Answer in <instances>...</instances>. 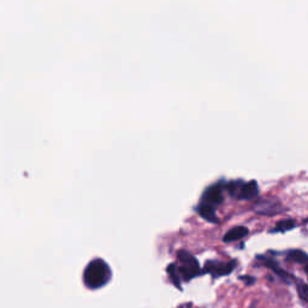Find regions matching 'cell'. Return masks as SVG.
<instances>
[{
  "mask_svg": "<svg viewBox=\"0 0 308 308\" xmlns=\"http://www.w3.org/2000/svg\"><path fill=\"white\" fill-rule=\"evenodd\" d=\"M112 272L109 264L102 259H94L83 272V283L88 289H99L110 282Z\"/></svg>",
  "mask_w": 308,
  "mask_h": 308,
  "instance_id": "1",
  "label": "cell"
},
{
  "mask_svg": "<svg viewBox=\"0 0 308 308\" xmlns=\"http://www.w3.org/2000/svg\"><path fill=\"white\" fill-rule=\"evenodd\" d=\"M177 259L181 263V265L177 267V272L184 282H189L201 274V268H200L198 259L189 252L181 249L177 252Z\"/></svg>",
  "mask_w": 308,
  "mask_h": 308,
  "instance_id": "2",
  "label": "cell"
},
{
  "mask_svg": "<svg viewBox=\"0 0 308 308\" xmlns=\"http://www.w3.org/2000/svg\"><path fill=\"white\" fill-rule=\"evenodd\" d=\"M235 262L231 260V262L223 263V262H216V260H209L205 264L204 272H207V273L212 274L213 278L216 277H223L227 276V274L231 273L235 268Z\"/></svg>",
  "mask_w": 308,
  "mask_h": 308,
  "instance_id": "3",
  "label": "cell"
},
{
  "mask_svg": "<svg viewBox=\"0 0 308 308\" xmlns=\"http://www.w3.org/2000/svg\"><path fill=\"white\" fill-rule=\"evenodd\" d=\"M223 185L220 183L210 185L206 190L204 191L201 198V204L209 205V206L216 207L217 205H220L223 202Z\"/></svg>",
  "mask_w": 308,
  "mask_h": 308,
  "instance_id": "4",
  "label": "cell"
},
{
  "mask_svg": "<svg viewBox=\"0 0 308 308\" xmlns=\"http://www.w3.org/2000/svg\"><path fill=\"white\" fill-rule=\"evenodd\" d=\"M259 259H262L264 265H265L266 267L270 268L271 271H273L274 274H277L278 277H281L283 281H285L287 283H291V281L294 279L293 276H291L290 273H288L287 271L283 270L281 266H279L278 264L274 262V260L267 259V258H265V257H259Z\"/></svg>",
  "mask_w": 308,
  "mask_h": 308,
  "instance_id": "5",
  "label": "cell"
},
{
  "mask_svg": "<svg viewBox=\"0 0 308 308\" xmlns=\"http://www.w3.org/2000/svg\"><path fill=\"white\" fill-rule=\"evenodd\" d=\"M258 191H259V188H258L257 181L242 183L240 190H238L237 198L241 200H251L257 196Z\"/></svg>",
  "mask_w": 308,
  "mask_h": 308,
  "instance_id": "6",
  "label": "cell"
},
{
  "mask_svg": "<svg viewBox=\"0 0 308 308\" xmlns=\"http://www.w3.org/2000/svg\"><path fill=\"white\" fill-rule=\"evenodd\" d=\"M248 232H249L248 227L243 225L234 226L223 236V241L224 242H234V241L241 240V238L245 237L246 235H248Z\"/></svg>",
  "mask_w": 308,
  "mask_h": 308,
  "instance_id": "7",
  "label": "cell"
},
{
  "mask_svg": "<svg viewBox=\"0 0 308 308\" xmlns=\"http://www.w3.org/2000/svg\"><path fill=\"white\" fill-rule=\"evenodd\" d=\"M196 210H198L199 215L204 219H206L207 221H211V223H217L218 221V217L217 215H216L215 207L209 206V205L205 204H200Z\"/></svg>",
  "mask_w": 308,
  "mask_h": 308,
  "instance_id": "8",
  "label": "cell"
},
{
  "mask_svg": "<svg viewBox=\"0 0 308 308\" xmlns=\"http://www.w3.org/2000/svg\"><path fill=\"white\" fill-rule=\"evenodd\" d=\"M287 260L293 263L302 264V265H307L308 264V254L306 252L301 251V249H291L287 253Z\"/></svg>",
  "mask_w": 308,
  "mask_h": 308,
  "instance_id": "9",
  "label": "cell"
},
{
  "mask_svg": "<svg viewBox=\"0 0 308 308\" xmlns=\"http://www.w3.org/2000/svg\"><path fill=\"white\" fill-rule=\"evenodd\" d=\"M166 271H168L169 278H170V281L173 282V284L175 285V287H176L177 289L182 290L181 278H179V274H178V272H177L176 265H175V264H170V265L168 266V268H166Z\"/></svg>",
  "mask_w": 308,
  "mask_h": 308,
  "instance_id": "10",
  "label": "cell"
},
{
  "mask_svg": "<svg viewBox=\"0 0 308 308\" xmlns=\"http://www.w3.org/2000/svg\"><path fill=\"white\" fill-rule=\"evenodd\" d=\"M296 223L294 219H285V220H281L277 223V225L271 229V232H283V231H287V230L293 229L295 227Z\"/></svg>",
  "mask_w": 308,
  "mask_h": 308,
  "instance_id": "11",
  "label": "cell"
},
{
  "mask_svg": "<svg viewBox=\"0 0 308 308\" xmlns=\"http://www.w3.org/2000/svg\"><path fill=\"white\" fill-rule=\"evenodd\" d=\"M298 293H299V296L300 299L302 300V301H308V285L307 284H302V283H300V284H298Z\"/></svg>",
  "mask_w": 308,
  "mask_h": 308,
  "instance_id": "12",
  "label": "cell"
},
{
  "mask_svg": "<svg viewBox=\"0 0 308 308\" xmlns=\"http://www.w3.org/2000/svg\"><path fill=\"white\" fill-rule=\"evenodd\" d=\"M240 279L242 282H245L247 285L254 284L255 281H257V279H255V277H253V276H241Z\"/></svg>",
  "mask_w": 308,
  "mask_h": 308,
  "instance_id": "13",
  "label": "cell"
},
{
  "mask_svg": "<svg viewBox=\"0 0 308 308\" xmlns=\"http://www.w3.org/2000/svg\"><path fill=\"white\" fill-rule=\"evenodd\" d=\"M305 271H306V273L308 274V264H307L306 266H305Z\"/></svg>",
  "mask_w": 308,
  "mask_h": 308,
  "instance_id": "14",
  "label": "cell"
}]
</instances>
